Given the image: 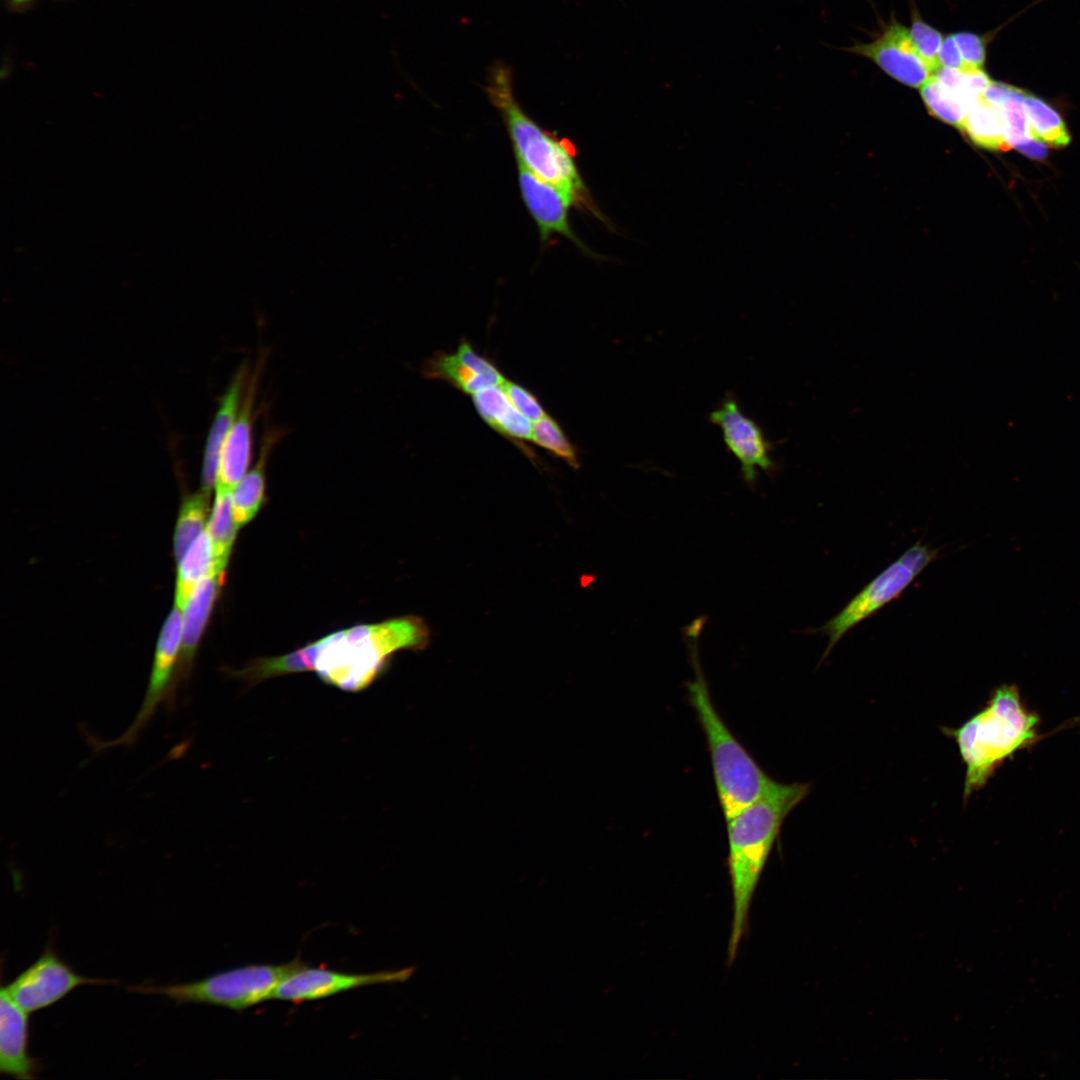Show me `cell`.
<instances>
[{
	"mask_svg": "<svg viewBox=\"0 0 1080 1080\" xmlns=\"http://www.w3.org/2000/svg\"><path fill=\"white\" fill-rule=\"evenodd\" d=\"M182 618L175 605L164 622L157 642L152 670L143 702L129 727L116 739L95 745V751L133 744L164 699H169V684L181 651Z\"/></svg>",
	"mask_w": 1080,
	"mask_h": 1080,
	"instance_id": "cell-11",
	"label": "cell"
},
{
	"mask_svg": "<svg viewBox=\"0 0 1080 1080\" xmlns=\"http://www.w3.org/2000/svg\"><path fill=\"white\" fill-rule=\"evenodd\" d=\"M909 30L918 54L935 73L941 68L939 52L944 40L943 35L918 17L913 20Z\"/></svg>",
	"mask_w": 1080,
	"mask_h": 1080,
	"instance_id": "cell-29",
	"label": "cell"
},
{
	"mask_svg": "<svg viewBox=\"0 0 1080 1080\" xmlns=\"http://www.w3.org/2000/svg\"><path fill=\"white\" fill-rule=\"evenodd\" d=\"M247 379L248 368L242 366L238 369L220 399L204 451L201 490L206 493L210 494L211 490L216 486L221 449L237 418Z\"/></svg>",
	"mask_w": 1080,
	"mask_h": 1080,
	"instance_id": "cell-16",
	"label": "cell"
},
{
	"mask_svg": "<svg viewBox=\"0 0 1080 1080\" xmlns=\"http://www.w3.org/2000/svg\"><path fill=\"white\" fill-rule=\"evenodd\" d=\"M237 529L232 507V492L216 488L207 532L212 543L214 569L220 574L224 573Z\"/></svg>",
	"mask_w": 1080,
	"mask_h": 1080,
	"instance_id": "cell-22",
	"label": "cell"
},
{
	"mask_svg": "<svg viewBox=\"0 0 1080 1080\" xmlns=\"http://www.w3.org/2000/svg\"><path fill=\"white\" fill-rule=\"evenodd\" d=\"M1024 95L1025 91L1014 87L1010 95L999 106L1005 123V138L1010 149L1033 138L1024 104Z\"/></svg>",
	"mask_w": 1080,
	"mask_h": 1080,
	"instance_id": "cell-28",
	"label": "cell"
},
{
	"mask_svg": "<svg viewBox=\"0 0 1080 1080\" xmlns=\"http://www.w3.org/2000/svg\"><path fill=\"white\" fill-rule=\"evenodd\" d=\"M493 429L513 442L532 440L531 420L513 405L497 421Z\"/></svg>",
	"mask_w": 1080,
	"mask_h": 1080,
	"instance_id": "cell-31",
	"label": "cell"
},
{
	"mask_svg": "<svg viewBox=\"0 0 1080 1080\" xmlns=\"http://www.w3.org/2000/svg\"><path fill=\"white\" fill-rule=\"evenodd\" d=\"M920 89L931 115L961 129L969 109L967 105L949 94L933 76Z\"/></svg>",
	"mask_w": 1080,
	"mask_h": 1080,
	"instance_id": "cell-26",
	"label": "cell"
},
{
	"mask_svg": "<svg viewBox=\"0 0 1080 1080\" xmlns=\"http://www.w3.org/2000/svg\"><path fill=\"white\" fill-rule=\"evenodd\" d=\"M501 386L513 406L531 421H538L547 415L535 394L524 386L508 380Z\"/></svg>",
	"mask_w": 1080,
	"mask_h": 1080,
	"instance_id": "cell-32",
	"label": "cell"
},
{
	"mask_svg": "<svg viewBox=\"0 0 1080 1080\" xmlns=\"http://www.w3.org/2000/svg\"><path fill=\"white\" fill-rule=\"evenodd\" d=\"M703 624L700 617L685 628L694 670V679L687 684L688 699L706 737L717 794L727 821L763 797L776 782L736 739L713 705L698 658L697 639Z\"/></svg>",
	"mask_w": 1080,
	"mask_h": 1080,
	"instance_id": "cell-4",
	"label": "cell"
},
{
	"mask_svg": "<svg viewBox=\"0 0 1080 1080\" xmlns=\"http://www.w3.org/2000/svg\"><path fill=\"white\" fill-rule=\"evenodd\" d=\"M808 784L777 783L727 822L732 922L728 959L736 957L751 902L773 844L787 815L807 796Z\"/></svg>",
	"mask_w": 1080,
	"mask_h": 1080,
	"instance_id": "cell-1",
	"label": "cell"
},
{
	"mask_svg": "<svg viewBox=\"0 0 1080 1080\" xmlns=\"http://www.w3.org/2000/svg\"><path fill=\"white\" fill-rule=\"evenodd\" d=\"M208 497L209 493L201 490L186 498L180 508L174 534V554L177 563L203 532L208 513Z\"/></svg>",
	"mask_w": 1080,
	"mask_h": 1080,
	"instance_id": "cell-25",
	"label": "cell"
},
{
	"mask_svg": "<svg viewBox=\"0 0 1080 1080\" xmlns=\"http://www.w3.org/2000/svg\"><path fill=\"white\" fill-rule=\"evenodd\" d=\"M274 434L266 436L257 464L248 471L232 491V507L238 528L248 523L258 512L265 494V465Z\"/></svg>",
	"mask_w": 1080,
	"mask_h": 1080,
	"instance_id": "cell-20",
	"label": "cell"
},
{
	"mask_svg": "<svg viewBox=\"0 0 1080 1080\" xmlns=\"http://www.w3.org/2000/svg\"><path fill=\"white\" fill-rule=\"evenodd\" d=\"M213 571L212 543L206 530L192 543L178 563L175 605L180 609L184 608L197 584Z\"/></svg>",
	"mask_w": 1080,
	"mask_h": 1080,
	"instance_id": "cell-21",
	"label": "cell"
},
{
	"mask_svg": "<svg viewBox=\"0 0 1080 1080\" xmlns=\"http://www.w3.org/2000/svg\"><path fill=\"white\" fill-rule=\"evenodd\" d=\"M223 574L213 571L203 578L188 598L182 618L179 674H189L199 640L216 601Z\"/></svg>",
	"mask_w": 1080,
	"mask_h": 1080,
	"instance_id": "cell-17",
	"label": "cell"
},
{
	"mask_svg": "<svg viewBox=\"0 0 1080 1080\" xmlns=\"http://www.w3.org/2000/svg\"><path fill=\"white\" fill-rule=\"evenodd\" d=\"M413 972V967H407L372 973H346L304 965L277 986L272 999L292 1003L315 1001L360 987L404 982Z\"/></svg>",
	"mask_w": 1080,
	"mask_h": 1080,
	"instance_id": "cell-10",
	"label": "cell"
},
{
	"mask_svg": "<svg viewBox=\"0 0 1080 1080\" xmlns=\"http://www.w3.org/2000/svg\"><path fill=\"white\" fill-rule=\"evenodd\" d=\"M306 965L295 958L283 964H249L224 970L203 979L170 985H130V992L168 997L177 1005L209 1004L243 1011L271 1000L277 986Z\"/></svg>",
	"mask_w": 1080,
	"mask_h": 1080,
	"instance_id": "cell-6",
	"label": "cell"
},
{
	"mask_svg": "<svg viewBox=\"0 0 1080 1080\" xmlns=\"http://www.w3.org/2000/svg\"><path fill=\"white\" fill-rule=\"evenodd\" d=\"M531 441L561 458L571 467L580 466L576 447L567 438L558 422L549 415L535 422Z\"/></svg>",
	"mask_w": 1080,
	"mask_h": 1080,
	"instance_id": "cell-27",
	"label": "cell"
},
{
	"mask_svg": "<svg viewBox=\"0 0 1080 1080\" xmlns=\"http://www.w3.org/2000/svg\"><path fill=\"white\" fill-rule=\"evenodd\" d=\"M9 5L14 8H24L29 5L33 0H7Z\"/></svg>",
	"mask_w": 1080,
	"mask_h": 1080,
	"instance_id": "cell-35",
	"label": "cell"
},
{
	"mask_svg": "<svg viewBox=\"0 0 1080 1080\" xmlns=\"http://www.w3.org/2000/svg\"><path fill=\"white\" fill-rule=\"evenodd\" d=\"M961 130L976 145L993 151H1008L1001 109L981 95L968 109Z\"/></svg>",
	"mask_w": 1080,
	"mask_h": 1080,
	"instance_id": "cell-18",
	"label": "cell"
},
{
	"mask_svg": "<svg viewBox=\"0 0 1080 1080\" xmlns=\"http://www.w3.org/2000/svg\"><path fill=\"white\" fill-rule=\"evenodd\" d=\"M952 35L963 62L964 72L983 70L986 53L982 38L970 32Z\"/></svg>",
	"mask_w": 1080,
	"mask_h": 1080,
	"instance_id": "cell-30",
	"label": "cell"
},
{
	"mask_svg": "<svg viewBox=\"0 0 1080 1080\" xmlns=\"http://www.w3.org/2000/svg\"><path fill=\"white\" fill-rule=\"evenodd\" d=\"M1015 148L1025 156L1038 161L1045 159L1048 155V150L1044 143L1035 138H1031L1018 144Z\"/></svg>",
	"mask_w": 1080,
	"mask_h": 1080,
	"instance_id": "cell-34",
	"label": "cell"
},
{
	"mask_svg": "<svg viewBox=\"0 0 1080 1080\" xmlns=\"http://www.w3.org/2000/svg\"><path fill=\"white\" fill-rule=\"evenodd\" d=\"M485 90L503 119L516 160L561 191L571 206L606 222L581 178L574 145L547 132L526 114L515 97L510 67L502 62L491 65Z\"/></svg>",
	"mask_w": 1080,
	"mask_h": 1080,
	"instance_id": "cell-2",
	"label": "cell"
},
{
	"mask_svg": "<svg viewBox=\"0 0 1080 1080\" xmlns=\"http://www.w3.org/2000/svg\"><path fill=\"white\" fill-rule=\"evenodd\" d=\"M256 377L247 382L237 418L221 449L216 488L232 492L247 473L252 457Z\"/></svg>",
	"mask_w": 1080,
	"mask_h": 1080,
	"instance_id": "cell-15",
	"label": "cell"
},
{
	"mask_svg": "<svg viewBox=\"0 0 1080 1080\" xmlns=\"http://www.w3.org/2000/svg\"><path fill=\"white\" fill-rule=\"evenodd\" d=\"M0 1072L21 1080L38 1077L41 1061L29 1053L28 1013L0 990Z\"/></svg>",
	"mask_w": 1080,
	"mask_h": 1080,
	"instance_id": "cell-14",
	"label": "cell"
},
{
	"mask_svg": "<svg viewBox=\"0 0 1080 1080\" xmlns=\"http://www.w3.org/2000/svg\"><path fill=\"white\" fill-rule=\"evenodd\" d=\"M317 643H311L291 653L255 660L236 674L253 684L271 677L290 673L314 671Z\"/></svg>",
	"mask_w": 1080,
	"mask_h": 1080,
	"instance_id": "cell-23",
	"label": "cell"
},
{
	"mask_svg": "<svg viewBox=\"0 0 1080 1080\" xmlns=\"http://www.w3.org/2000/svg\"><path fill=\"white\" fill-rule=\"evenodd\" d=\"M422 371L424 377L446 381L461 392L470 395L486 388L501 386L493 379L472 369L456 352L434 353L425 361Z\"/></svg>",
	"mask_w": 1080,
	"mask_h": 1080,
	"instance_id": "cell-19",
	"label": "cell"
},
{
	"mask_svg": "<svg viewBox=\"0 0 1080 1080\" xmlns=\"http://www.w3.org/2000/svg\"><path fill=\"white\" fill-rule=\"evenodd\" d=\"M1040 717L1024 705L1019 689L1004 684L993 690L986 706L956 729L945 728L966 765L964 798L981 789L1014 753L1040 740Z\"/></svg>",
	"mask_w": 1080,
	"mask_h": 1080,
	"instance_id": "cell-3",
	"label": "cell"
},
{
	"mask_svg": "<svg viewBox=\"0 0 1080 1080\" xmlns=\"http://www.w3.org/2000/svg\"><path fill=\"white\" fill-rule=\"evenodd\" d=\"M709 420L721 429L724 443L737 458L743 480L749 487L756 483L757 469L767 473L775 470L772 442L766 438L761 426L742 412L733 394L725 395L709 414Z\"/></svg>",
	"mask_w": 1080,
	"mask_h": 1080,
	"instance_id": "cell-9",
	"label": "cell"
},
{
	"mask_svg": "<svg viewBox=\"0 0 1080 1080\" xmlns=\"http://www.w3.org/2000/svg\"><path fill=\"white\" fill-rule=\"evenodd\" d=\"M428 640L427 626L414 616L357 625L316 641L314 671L327 684L361 691L376 679L393 653L422 648Z\"/></svg>",
	"mask_w": 1080,
	"mask_h": 1080,
	"instance_id": "cell-5",
	"label": "cell"
},
{
	"mask_svg": "<svg viewBox=\"0 0 1080 1080\" xmlns=\"http://www.w3.org/2000/svg\"><path fill=\"white\" fill-rule=\"evenodd\" d=\"M937 556V551L916 543L869 582L835 617L821 627L828 637L826 657L852 627L897 598Z\"/></svg>",
	"mask_w": 1080,
	"mask_h": 1080,
	"instance_id": "cell-7",
	"label": "cell"
},
{
	"mask_svg": "<svg viewBox=\"0 0 1080 1080\" xmlns=\"http://www.w3.org/2000/svg\"><path fill=\"white\" fill-rule=\"evenodd\" d=\"M1024 104L1033 138L1052 147H1063L1071 137L1060 114L1044 100L1025 92Z\"/></svg>",
	"mask_w": 1080,
	"mask_h": 1080,
	"instance_id": "cell-24",
	"label": "cell"
},
{
	"mask_svg": "<svg viewBox=\"0 0 1080 1080\" xmlns=\"http://www.w3.org/2000/svg\"><path fill=\"white\" fill-rule=\"evenodd\" d=\"M939 62L943 68L964 72L963 62L952 34L944 37L939 52Z\"/></svg>",
	"mask_w": 1080,
	"mask_h": 1080,
	"instance_id": "cell-33",
	"label": "cell"
},
{
	"mask_svg": "<svg viewBox=\"0 0 1080 1080\" xmlns=\"http://www.w3.org/2000/svg\"><path fill=\"white\" fill-rule=\"evenodd\" d=\"M516 162L521 196L537 224L541 241L545 243L552 235H561L583 252L593 256V252L571 228L568 216L571 204L561 191L533 174L521 162L517 160Z\"/></svg>",
	"mask_w": 1080,
	"mask_h": 1080,
	"instance_id": "cell-13",
	"label": "cell"
},
{
	"mask_svg": "<svg viewBox=\"0 0 1080 1080\" xmlns=\"http://www.w3.org/2000/svg\"><path fill=\"white\" fill-rule=\"evenodd\" d=\"M847 51L868 58L894 80L909 87L921 88L934 74L918 54L910 30L898 22L888 25L874 41L857 44Z\"/></svg>",
	"mask_w": 1080,
	"mask_h": 1080,
	"instance_id": "cell-12",
	"label": "cell"
},
{
	"mask_svg": "<svg viewBox=\"0 0 1080 1080\" xmlns=\"http://www.w3.org/2000/svg\"><path fill=\"white\" fill-rule=\"evenodd\" d=\"M114 982L116 980L78 974L48 943L30 966L3 986L11 999L30 1014L53 1005L79 986Z\"/></svg>",
	"mask_w": 1080,
	"mask_h": 1080,
	"instance_id": "cell-8",
	"label": "cell"
}]
</instances>
